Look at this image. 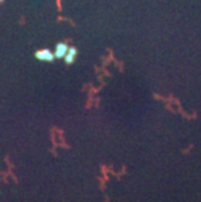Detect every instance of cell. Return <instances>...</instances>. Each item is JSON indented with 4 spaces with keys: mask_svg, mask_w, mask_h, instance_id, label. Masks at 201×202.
I'll return each instance as SVG.
<instances>
[{
    "mask_svg": "<svg viewBox=\"0 0 201 202\" xmlns=\"http://www.w3.org/2000/svg\"><path fill=\"white\" fill-rule=\"evenodd\" d=\"M34 56H35V59L38 61H47V63H52L56 59L54 52L50 51V50H42V51L39 50V51H37L34 54Z\"/></svg>",
    "mask_w": 201,
    "mask_h": 202,
    "instance_id": "cell-1",
    "label": "cell"
},
{
    "mask_svg": "<svg viewBox=\"0 0 201 202\" xmlns=\"http://www.w3.org/2000/svg\"><path fill=\"white\" fill-rule=\"evenodd\" d=\"M68 48H69V46H68L67 43L59 42L58 45H56V47H55V51H54L55 58H56V59H63V58H64V56L67 55Z\"/></svg>",
    "mask_w": 201,
    "mask_h": 202,
    "instance_id": "cell-2",
    "label": "cell"
},
{
    "mask_svg": "<svg viewBox=\"0 0 201 202\" xmlns=\"http://www.w3.org/2000/svg\"><path fill=\"white\" fill-rule=\"evenodd\" d=\"M76 56H77V48L76 47H69L68 48L67 55L63 59H64V61L67 63V64H73L74 60H76Z\"/></svg>",
    "mask_w": 201,
    "mask_h": 202,
    "instance_id": "cell-3",
    "label": "cell"
},
{
    "mask_svg": "<svg viewBox=\"0 0 201 202\" xmlns=\"http://www.w3.org/2000/svg\"><path fill=\"white\" fill-rule=\"evenodd\" d=\"M0 2H4V0H0Z\"/></svg>",
    "mask_w": 201,
    "mask_h": 202,
    "instance_id": "cell-4",
    "label": "cell"
}]
</instances>
